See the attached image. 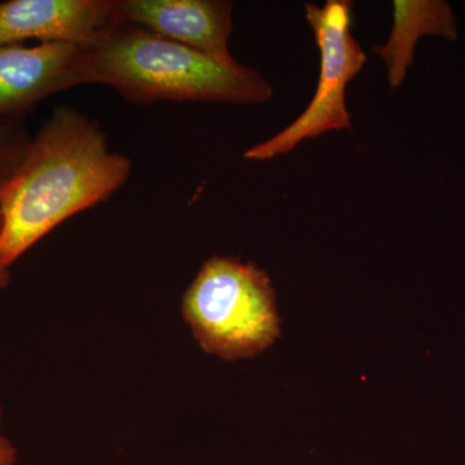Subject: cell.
<instances>
[{"label": "cell", "mask_w": 465, "mask_h": 465, "mask_svg": "<svg viewBox=\"0 0 465 465\" xmlns=\"http://www.w3.org/2000/svg\"><path fill=\"white\" fill-rule=\"evenodd\" d=\"M131 171V159L109 148L96 121L69 106L54 109L0 191L5 265L11 268L70 217L109 200Z\"/></svg>", "instance_id": "6da1fadb"}, {"label": "cell", "mask_w": 465, "mask_h": 465, "mask_svg": "<svg viewBox=\"0 0 465 465\" xmlns=\"http://www.w3.org/2000/svg\"><path fill=\"white\" fill-rule=\"evenodd\" d=\"M84 84H104L134 104H262L273 87L238 61L222 63L121 21L82 52Z\"/></svg>", "instance_id": "7a4b0ae2"}, {"label": "cell", "mask_w": 465, "mask_h": 465, "mask_svg": "<svg viewBox=\"0 0 465 465\" xmlns=\"http://www.w3.org/2000/svg\"><path fill=\"white\" fill-rule=\"evenodd\" d=\"M183 321L202 351L224 361L252 358L281 336L268 273L232 256H213L183 292Z\"/></svg>", "instance_id": "3957f363"}, {"label": "cell", "mask_w": 465, "mask_h": 465, "mask_svg": "<svg viewBox=\"0 0 465 465\" xmlns=\"http://www.w3.org/2000/svg\"><path fill=\"white\" fill-rule=\"evenodd\" d=\"M351 8L353 5L348 0H329L322 7L313 3L305 5V17L321 54L320 78L313 99L289 127L246 150L244 158L271 161L287 154L304 140L351 127L345 91L367 60L365 51L351 34Z\"/></svg>", "instance_id": "277c9868"}, {"label": "cell", "mask_w": 465, "mask_h": 465, "mask_svg": "<svg viewBox=\"0 0 465 465\" xmlns=\"http://www.w3.org/2000/svg\"><path fill=\"white\" fill-rule=\"evenodd\" d=\"M121 21L116 0H8L0 3V45L39 39L90 47Z\"/></svg>", "instance_id": "5b68a950"}, {"label": "cell", "mask_w": 465, "mask_h": 465, "mask_svg": "<svg viewBox=\"0 0 465 465\" xmlns=\"http://www.w3.org/2000/svg\"><path fill=\"white\" fill-rule=\"evenodd\" d=\"M82 52L64 43L0 45V121H18L43 100L84 85Z\"/></svg>", "instance_id": "8992f818"}, {"label": "cell", "mask_w": 465, "mask_h": 465, "mask_svg": "<svg viewBox=\"0 0 465 465\" xmlns=\"http://www.w3.org/2000/svg\"><path fill=\"white\" fill-rule=\"evenodd\" d=\"M125 23L179 43L222 63L229 51L232 3L224 0H116Z\"/></svg>", "instance_id": "52a82bcc"}, {"label": "cell", "mask_w": 465, "mask_h": 465, "mask_svg": "<svg viewBox=\"0 0 465 465\" xmlns=\"http://www.w3.org/2000/svg\"><path fill=\"white\" fill-rule=\"evenodd\" d=\"M423 36H440L457 42V18L442 0H394L393 26L388 41L374 52L387 65L391 88L400 87L414 64L416 43Z\"/></svg>", "instance_id": "ba28073f"}, {"label": "cell", "mask_w": 465, "mask_h": 465, "mask_svg": "<svg viewBox=\"0 0 465 465\" xmlns=\"http://www.w3.org/2000/svg\"><path fill=\"white\" fill-rule=\"evenodd\" d=\"M33 137L18 121H0V191L25 158Z\"/></svg>", "instance_id": "9c48e42d"}, {"label": "cell", "mask_w": 465, "mask_h": 465, "mask_svg": "<svg viewBox=\"0 0 465 465\" xmlns=\"http://www.w3.org/2000/svg\"><path fill=\"white\" fill-rule=\"evenodd\" d=\"M3 407L0 403V465H16L18 451L15 443L3 433Z\"/></svg>", "instance_id": "30bf717a"}, {"label": "cell", "mask_w": 465, "mask_h": 465, "mask_svg": "<svg viewBox=\"0 0 465 465\" xmlns=\"http://www.w3.org/2000/svg\"><path fill=\"white\" fill-rule=\"evenodd\" d=\"M0 231H2V216H0ZM9 282H11V272H9V266L5 265L2 253H0V290L5 289Z\"/></svg>", "instance_id": "8fae6325"}]
</instances>
